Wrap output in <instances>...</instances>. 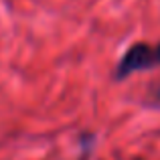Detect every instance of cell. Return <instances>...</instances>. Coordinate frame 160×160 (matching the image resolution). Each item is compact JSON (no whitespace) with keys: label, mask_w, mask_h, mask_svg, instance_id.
Masks as SVG:
<instances>
[{"label":"cell","mask_w":160,"mask_h":160,"mask_svg":"<svg viewBox=\"0 0 160 160\" xmlns=\"http://www.w3.org/2000/svg\"><path fill=\"white\" fill-rule=\"evenodd\" d=\"M152 65H156V59H154V47L146 43H138L132 45L128 51L124 53V57L120 59L116 69V77L118 79H126L130 75L138 73V71L150 69Z\"/></svg>","instance_id":"obj_1"},{"label":"cell","mask_w":160,"mask_h":160,"mask_svg":"<svg viewBox=\"0 0 160 160\" xmlns=\"http://www.w3.org/2000/svg\"><path fill=\"white\" fill-rule=\"evenodd\" d=\"M154 59H156V63H160V45L154 47Z\"/></svg>","instance_id":"obj_2"}]
</instances>
